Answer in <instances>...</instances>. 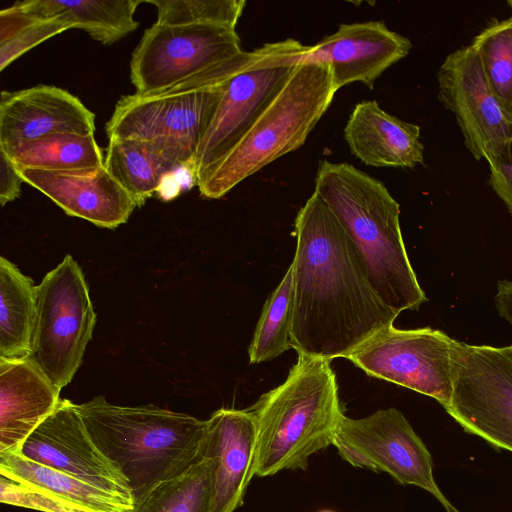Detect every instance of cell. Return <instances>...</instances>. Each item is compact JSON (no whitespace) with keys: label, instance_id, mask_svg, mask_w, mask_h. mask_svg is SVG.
<instances>
[{"label":"cell","instance_id":"ba28073f","mask_svg":"<svg viewBox=\"0 0 512 512\" xmlns=\"http://www.w3.org/2000/svg\"><path fill=\"white\" fill-rule=\"evenodd\" d=\"M308 46L295 39L254 49L251 61L228 82L194 158L197 183L256 120L303 60Z\"/></svg>","mask_w":512,"mask_h":512},{"label":"cell","instance_id":"f1b7e54d","mask_svg":"<svg viewBox=\"0 0 512 512\" xmlns=\"http://www.w3.org/2000/svg\"><path fill=\"white\" fill-rule=\"evenodd\" d=\"M157 9L158 24L218 25L236 29L244 0H146Z\"/></svg>","mask_w":512,"mask_h":512},{"label":"cell","instance_id":"9a60e30c","mask_svg":"<svg viewBox=\"0 0 512 512\" xmlns=\"http://www.w3.org/2000/svg\"><path fill=\"white\" fill-rule=\"evenodd\" d=\"M411 48L408 38L388 29L383 21L356 22L340 24L333 34L308 46L302 61L327 64L337 90L354 82L372 90L384 71Z\"/></svg>","mask_w":512,"mask_h":512},{"label":"cell","instance_id":"4fadbf2b","mask_svg":"<svg viewBox=\"0 0 512 512\" xmlns=\"http://www.w3.org/2000/svg\"><path fill=\"white\" fill-rule=\"evenodd\" d=\"M437 80L438 97L455 115L465 146L476 160L489 162L512 139V122L491 91L474 47L450 53Z\"/></svg>","mask_w":512,"mask_h":512},{"label":"cell","instance_id":"d6a6232c","mask_svg":"<svg viewBox=\"0 0 512 512\" xmlns=\"http://www.w3.org/2000/svg\"><path fill=\"white\" fill-rule=\"evenodd\" d=\"M21 178L17 167L4 150L0 149V204L15 200L21 191Z\"/></svg>","mask_w":512,"mask_h":512},{"label":"cell","instance_id":"484cf974","mask_svg":"<svg viewBox=\"0 0 512 512\" xmlns=\"http://www.w3.org/2000/svg\"><path fill=\"white\" fill-rule=\"evenodd\" d=\"M212 498L213 459L206 449L201 460L152 487L128 512H211Z\"/></svg>","mask_w":512,"mask_h":512},{"label":"cell","instance_id":"8fae6325","mask_svg":"<svg viewBox=\"0 0 512 512\" xmlns=\"http://www.w3.org/2000/svg\"><path fill=\"white\" fill-rule=\"evenodd\" d=\"M457 341L431 327L399 329L391 325L346 359L371 377L429 396L446 408L453 391Z\"/></svg>","mask_w":512,"mask_h":512},{"label":"cell","instance_id":"836d02e7","mask_svg":"<svg viewBox=\"0 0 512 512\" xmlns=\"http://www.w3.org/2000/svg\"><path fill=\"white\" fill-rule=\"evenodd\" d=\"M495 304L500 316L512 326V280L498 281Z\"/></svg>","mask_w":512,"mask_h":512},{"label":"cell","instance_id":"30bf717a","mask_svg":"<svg viewBox=\"0 0 512 512\" xmlns=\"http://www.w3.org/2000/svg\"><path fill=\"white\" fill-rule=\"evenodd\" d=\"M446 412L468 433L512 452V345L457 341Z\"/></svg>","mask_w":512,"mask_h":512},{"label":"cell","instance_id":"e0dca14e","mask_svg":"<svg viewBox=\"0 0 512 512\" xmlns=\"http://www.w3.org/2000/svg\"><path fill=\"white\" fill-rule=\"evenodd\" d=\"M23 181L50 198L66 214L114 229L137 207L104 165L85 170L18 169Z\"/></svg>","mask_w":512,"mask_h":512},{"label":"cell","instance_id":"3957f363","mask_svg":"<svg viewBox=\"0 0 512 512\" xmlns=\"http://www.w3.org/2000/svg\"><path fill=\"white\" fill-rule=\"evenodd\" d=\"M77 407L94 443L125 477L133 502L206 455V420L154 405L118 406L103 396Z\"/></svg>","mask_w":512,"mask_h":512},{"label":"cell","instance_id":"ac0fdd59","mask_svg":"<svg viewBox=\"0 0 512 512\" xmlns=\"http://www.w3.org/2000/svg\"><path fill=\"white\" fill-rule=\"evenodd\" d=\"M206 421V449L213 459L211 512H234L256 475L255 419L250 409L221 408Z\"/></svg>","mask_w":512,"mask_h":512},{"label":"cell","instance_id":"6da1fadb","mask_svg":"<svg viewBox=\"0 0 512 512\" xmlns=\"http://www.w3.org/2000/svg\"><path fill=\"white\" fill-rule=\"evenodd\" d=\"M291 345L298 355L346 358L399 315L372 286L351 239L317 192L295 218Z\"/></svg>","mask_w":512,"mask_h":512},{"label":"cell","instance_id":"83f0119b","mask_svg":"<svg viewBox=\"0 0 512 512\" xmlns=\"http://www.w3.org/2000/svg\"><path fill=\"white\" fill-rule=\"evenodd\" d=\"M471 45L479 56L491 91L512 122V15L490 23Z\"/></svg>","mask_w":512,"mask_h":512},{"label":"cell","instance_id":"603a6c76","mask_svg":"<svg viewBox=\"0 0 512 512\" xmlns=\"http://www.w3.org/2000/svg\"><path fill=\"white\" fill-rule=\"evenodd\" d=\"M0 474L92 512H128L133 508V500L128 497L33 462L14 451L0 452Z\"/></svg>","mask_w":512,"mask_h":512},{"label":"cell","instance_id":"52a82bcc","mask_svg":"<svg viewBox=\"0 0 512 512\" xmlns=\"http://www.w3.org/2000/svg\"><path fill=\"white\" fill-rule=\"evenodd\" d=\"M96 319L83 271L67 255L36 286L28 356L59 390L81 366Z\"/></svg>","mask_w":512,"mask_h":512},{"label":"cell","instance_id":"1f68e13d","mask_svg":"<svg viewBox=\"0 0 512 512\" xmlns=\"http://www.w3.org/2000/svg\"><path fill=\"white\" fill-rule=\"evenodd\" d=\"M488 164L489 183L512 215V139Z\"/></svg>","mask_w":512,"mask_h":512},{"label":"cell","instance_id":"4dcf8cb0","mask_svg":"<svg viewBox=\"0 0 512 512\" xmlns=\"http://www.w3.org/2000/svg\"><path fill=\"white\" fill-rule=\"evenodd\" d=\"M71 28L69 23L57 18L37 21L25 28L11 40L0 44V71L30 49Z\"/></svg>","mask_w":512,"mask_h":512},{"label":"cell","instance_id":"d6986e66","mask_svg":"<svg viewBox=\"0 0 512 512\" xmlns=\"http://www.w3.org/2000/svg\"><path fill=\"white\" fill-rule=\"evenodd\" d=\"M104 166L137 207L156 193L165 178L181 168L193 171L196 149L174 138H108ZM194 173V172H193Z\"/></svg>","mask_w":512,"mask_h":512},{"label":"cell","instance_id":"8992f818","mask_svg":"<svg viewBox=\"0 0 512 512\" xmlns=\"http://www.w3.org/2000/svg\"><path fill=\"white\" fill-rule=\"evenodd\" d=\"M243 51L151 94L122 96L105 125L108 138H174L197 147L230 79L253 58Z\"/></svg>","mask_w":512,"mask_h":512},{"label":"cell","instance_id":"7402d4cb","mask_svg":"<svg viewBox=\"0 0 512 512\" xmlns=\"http://www.w3.org/2000/svg\"><path fill=\"white\" fill-rule=\"evenodd\" d=\"M142 0H25L14 5L36 20L61 19L104 45L113 44L139 26L134 19Z\"/></svg>","mask_w":512,"mask_h":512},{"label":"cell","instance_id":"2e32d148","mask_svg":"<svg viewBox=\"0 0 512 512\" xmlns=\"http://www.w3.org/2000/svg\"><path fill=\"white\" fill-rule=\"evenodd\" d=\"M95 115L68 91L37 85L0 95V148L56 133L94 135Z\"/></svg>","mask_w":512,"mask_h":512},{"label":"cell","instance_id":"cb8c5ba5","mask_svg":"<svg viewBox=\"0 0 512 512\" xmlns=\"http://www.w3.org/2000/svg\"><path fill=\"white\" fill-rule=\"evenodd\" d=\"M36 286L8 259L0 258V361L28 358Z\"/></svg>","mask_w":512,"mask_h":512},{"label":"cell","instance_id":"7c38bea8","mask_svg":"<svg viewBox=\"0 0 512 512\" xmlns=\"http://www.w3.org/2000/svg\"><path fill=\"white\" fill-rule=\"evenodd\" d=\"M243 51L233 28L155 22L132 53L130 79L136 93L151 94Z\"/></svg>","mask_w":512,"mask_h":512},{"label":"cell","instance_id":"4316f807","mask_svg":"<svg viewBox=\"0 0 512 512\" xmlns=\"http://www.w3.org/2000/svg\"><path fill=\"white\" fill-rule=\"evenodd\" d=\"M292 306L293 271L290 264L263 306L248 349L251 364L272 360L292 348Z\"/></svg>","mask_w":512,"mask_h":512},{"label":"cell","instance_id":"d4e9b609","mask_svg":"<svg viewBox=\"0 0 512 512\" xmlns=\"http://www.w3.org/2000/svg\"><path fill=\"white\" fill-rule=\"evenodd\" d=\"M4 151L18 169L74 171L104 165L102 149L94 135L56 133Z\"/></svg>","mask_w":512,"mask_h":512},{"label":"cell","instance_id":"5bb4252c","mask_svg":"<svg viewBox=\"0 0 512 512\" xmlns=\"http://www.w3.org/2000/svg\"><path fill=\"white\" fill-rule=\"evenodd\" d=\"M13 451L133 500L125 477L90 437L77 404L67 399H61L56 409Z\"/></svg>","mask_w":512,"mask_h":512},{"label":"cell","instance_id":"f546056e","mask_svg":"<svg viewBox=\"0 0 512 512\" xmlns=\"http://www.w3.org/2000/svg\"><path fill=\"white\" fill-rule=\"evenodd\" d=\"M0 502L41 512H92L49 492L1 474Z\"/></svg>","mask_w":512,"mask_h":512},{"label":"cell","instance_id":"7a4b0ae2","mask_svg":"<svg viewBox=\"0 0 512 512\" xmlns=\"http://www.w3.org/2000/svg\"><path fill=\"white\" fill-rule=\"evenodd\" d=\"M314 191L351 239L382 301L398 314L418 310L427 298L407 255L400 206L384 183L349 163L323 160Z\"/></svg>","mask_w":512,"mask_h":512},{"label":"cell","instance_id":"9c48e42d","mask_svg":"<svg viewBox=\"0 0 512 512\" xmlns=\"http://www.w3.org/2000/svg\"><path fill=\"white\" fill-rule=\"evenodd\" d=\"M333 446L350 465L387 473L400 484L429 492L446 512H459L435 481L426 445L398 409L377 410L360 419L343 415Z\"/></svg>","mask_w":512,"mask_h":512},{"label":"cell","instance_id":"ffe728a7","mask_svg":"<svg viewBox=\"0 0 512 512\" xmlns=\"http://www.w3.org/2000/svg\"><path fill=\"white\" fill-rule=\"evenodd\" d=\"M344 139L351 154L369 166L414 168L424 162L420 127L389 114L375 100L355 105Z\"/></svg>","mask_w":512,"mask_h":512},{"label":"cell","instance_id":"44dd1931","mask_svg":"<svg viewBox=\"0 0 512 512\" xmlns=\"http://www.w3.org/2000/svg\"><path fill=\"white\" fill-rule=\"evenodd\" d=\"M59 393L28 358L0 361V452L15 450L56 409Z\"/></svg>","mask_w":512,"mask_h":512},{"label":"cell","instance_id":"e575fe53","mask_svg":"<svg viewBox=\"0 0 512 512\" xmlns=\"http://www.w3.org/2000/svg\"><path fill=\"white\" fill-rule=\"evenodd\" d=\"M319 512H334V511H332V510H321Z\"/></svg>","mask_w":512,"mask_h":512},{"label":"cell","instance_id":"277c9868","mask_svg":"<svg viewBox=\"0 0 512 512\" xmlns=\"http://www.w3.org/2000/svg\"><path fill=\"white\" fill-rule=\"evenodd\" d=\"M331 361L298 355L287 378L250 407L257 430L256 475L305 470L333 445L344 415Z\"/></svg>","mask_w":512,"mask_h":512},{"label":"cell","instance_id":"5b68a950","mask_svg":"<svg viewBox=\"0 0 512 512\" xmlns=\"http://www.w3.org/2000/svg\"><path fill=\"white\" fill-rule=\"evenodd\" d=\"M336 92L327 64L299 62L240 139L196 183L201 196L219 199L268 164L300 148Z\"/></svg>","mask_w":512,"mask_h":512}]
</instances>
